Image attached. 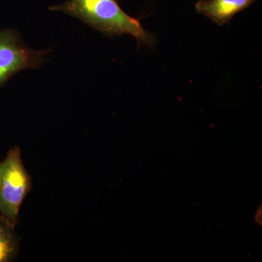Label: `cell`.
Masks as SVG:
<instances>
[{
    "mask_svg": "<svg viewBox=\"0 0 262 262\" xmlns=\"http://www.w3.org/2000/svg\"><path fill=\"white\" fill-rule=\"evenodd\" d=\"M49 9L72 15L106 37L130 34L141 44L155 43V36L146 32L137 19L126 14L116 0H69Z\"/></svg>",
    "mask_w": 262,
    "mask_h": 262,
    "instance_id": "6da1fadb",
    "label": "cell"
},
{
    "mask_svg": "<svg viewBox=\"0 0 262 262\" xmlns=\"http://www.w3.org/2000/svg\"><path fill=\"white\" fill-rule=\"evenodd\" d=\"M30 177L24 168L20 148L10 150L0 163V213L15 227L20 206L31 189Z\"/></svg>",
    "mask_w": 262,
    "mask_h": 262,
    "instance_id": "7a4b0ae2",
    "label": "cell"
},
{
    "mask_svg": "<svg viewBox=\"0 0 262 262\" xmlns=\"http://www.w3.org/2000/svg\"><path fill=\"white\" fill-rule=\"evenodd\" d=\"M50 51L28 47L19 32L13 29L0 31V87L20 71L39 69Z\"/></svg>",
    "mask_w": 262,
    "mask_h": 262,
    "instance_id": "3957f363",
    "label": "cell"
},
{
    "mask_svg": "<svg viewBox=\"0 0 262 262\" xmlns=\"http://www.w3.org/2000/svg\"><path fill=\"white\" fill-rule=\"evenodd\" d=\"M253 2L254 0H201L195 5V9L218 25L223 26Z\"/></svg>",
    "mask_w": 262,
    "mask_h": 262,
    "instance_id": "277c9868",
    "label": "cell"
},
{
    "mask_svg": "<svg viewBox=\"0 0 262 262\" xmlns=\"http://www.w3.org/2000/svg\"><path fill=\"white\" fill-rule=\"evenodd\" d=\"M14 229L0 215V262L12 261L18 252V241Z\"/></svg>",
    "mask_w": 262,
    "mask_h": 262,
    "instance_id": "5b68a950",
    "label": "cell"
}]
</instances>
